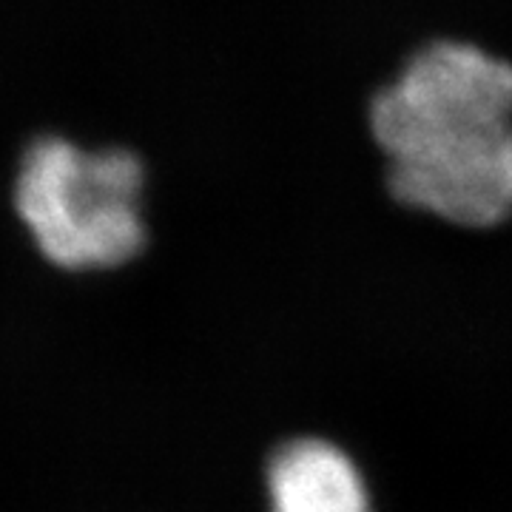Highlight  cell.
<instances>
[{"instance_id": "cell-1", "label": "cell", "mask_w": 512, "mask_h": 512, "mask_svg": "<svg viewBox=\"0 0 512 512\" xmlns=\"http://www.w3.org/2000/svg\"><path fill=\"white\" fill-rule=\"evenodd\" d=\"M143 185V163L128 148L86 151L63 137H40L23 154L15 202L49 262L106 271L146 245Z\"/></svg>"}, {"instance_id": "cell-2", "label": "cell", "mask_w": 512, "mask_h": 512, "mask_svg": "<svg viewBox=\"0 0 512 512\" xmlns=\"http://www.w3.org/2000/svg\"><path fill=\"white\" fill-rule=\"evenodd\" d=\"M510 123L512 63L458 37L421 43L367 109L387 163L461 146Z\"/></svg>"}, {"instance_id": "cell-3", "label": "cell", "mask_w": 512, "mask_h": 512, "mask_svg": "<svg viewBox=\"0 0 512 512\" xmlns=\"http://www.w3.org/2000/svg\"><path fill=\"white\" fill-rule=\"evenodd\" d=\"M390 194L410 211L458 228L512 220V123L461 146L387 163Z\"/></svg>"}, {"instance_id": "cell-4", "label": "cell", "mask_w": 512, "mask_h": 512, "mask_svg": "<svg viewBox=\"0 0 512 512\" xmlns=\"http://www.w3.org/2000/svg\"><path fill=\"white\" fill-rule=\"evenodd\" d=\"M268 512H373L370 487L345 447L299 436L274 450L265 467Z\"/></svg>"}]
</instances>
